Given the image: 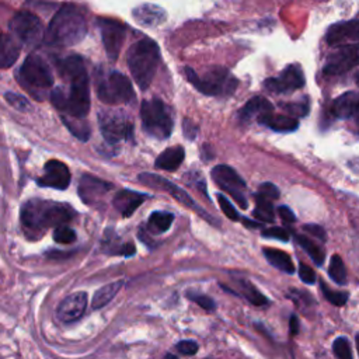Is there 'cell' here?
I'll return each instance as SVG.
<instances>
[{
    "mask_svg": "<svg viewBox=\"0 0 359 359\" xmlns=\"http://www.w3.org/2000/svg\"><path fill=\"white\" fill-rule=\"evenodd\" d=\"M73 216L74 210L69 205L38 198L27 201L20 215L25 236L31 240L42 237L50 227L67 224Z\"/></svg>",
    "mask_w": 359,
    "mask_h": 359,
    "instance_id": "obj_1",
    "label": "cell"
},
{
    "mask_svg": "<svg viewBox=\"0 0 359 359\" xmlns=\"http://www.w3.org/2000/svg\"><path fill=\"white\" fill-rule=\"evenodd\" d=\"M87 34L84 14L72 4H65L49 22L45 41L53 46H72L83 41Z\"/></svg>",
    "mask_w": 359,
    "mask_h": 359,
    "instance_id": "obj_2",
    "label": "cell"
},
{
    "mask_svg": "<svg viewBox=\"0 0 359 359\" xmlns=\"http://www.w3.org/2000/svg\"><path fill=\"white\" fill-rule=\"evenodd\" d=\"M158 62L160 49L154 41L144 38L130 46L128 52V66L140 90H146L151 84Z\"/></svg>",
    "mask_w": 359,
    "mask_h": 359,
    "instance_id": "obj_3",
    "label": "cell"
},
{
    "mask_svg": "<svg viewBox=\"0 0 359 359\" xmlns=\"http://www.w3.org/2000/svg\"><path fill=\"white\" fill-rule=\"evenodd\" d=\"M70 81L69 93L56 87L50 93L52 104L69 116L84 118L90 109V87L86 70L67 79Z\"/></svg>",
    "mask_w": 359,
    "mask_h": 359,
    "instance_id": "obj_4",
    "label": "cell"
},
{
    "mask_svg": "<svg viewBox=\"0 0 359 359\" xmlns=\"http://www.w3.org/2000/svg\"><path fill=\"white\" fill-rule=\"evenodd\" d=\"M140 118L143 129L153 137L167 139L172 132L171 111L158 98L142 102Z\"/></svg>",
    "mask_w": 359,
    "mask_h": 359,
    "instance_id": "obj_5",
    "label": "cell"
},
{
    "mask_svg": "<svg viewBox=\"0 0 359 359\" xmlns=\"http://www.w3.org/2000/svg\"><path fill=\"white\" fill-rule=\"evenodd\" d=\"M188 80L206 95H229L237 87L236 77L224 67H213L202 77H198L194 70L185 67Z\"/></svg>",
    "mask_w": 359,
    "mask_h": 359,
    "instance_id": "obj_6",
    "label": "cell"
},
{
    "mask_svg": "<svg viewBox=\"0 0 359 359\" xmlns=\"http://www.w3.org/2000/svg\"><path fill=\"white\" fill-rule=\"evenodd\" d=\"M20 83L31 90H45L53 84V76L48 63L35 53H31L18 70Z\"/></svg>",
    "mask_w": 359,
    "mask_h": 359,
    "instance_id": "obj_7",
    "label": "cell"
},
{
    "mask_svg": "<svg viewBox=\"0 0 359 359\" xmlns=\"http://www.w3.org/2000/svg\"><path fill=\"white\" fill-rule=\"evenodd\" d=\"M97 95L105 104H123L132 101L135 93L129 79L125 74L111 72L105 79L98 81Z\"/></svg>",
    "mask_w": 359,
    "mask_h": 359,
    "instance_id": "obj_8",
    "label": "cell"
},
{
    "mask_svg": "<svg viewBox=\"0 0 359 359\" xmlns=\"http://www.w3.org/2000/svg\"><path fill=\"white\" fill-rule=\"evenodd\" d=\"M8 28H10V34L20 43H24V45L34 46V45H38L42 38H45L41 20L29 11L17 13L11 18Z\"/></svg>",
    "mask_w": 359,
    "mask_h": 359,
    "instance_id": "obj_9",
    "label": "cell"
},
{
    "mask_svg": "<svg viewBox=\"0 0 359 359\" xmlns=\"http://www.w3.org/2000/svg\"><path fill=\"white\" fill-rule=\"evenodd\" d=\"M98 122L104 139L111 144L132 136L133 125L121 111H101Z\"/></svg>",
    "mask_w": 359,
    "mask_h": 359,
    "instance_id": "obj_10",
    "label": "cell"
},
{
    "mask_svg": "<svg viewBox=\"0 0 359 359\" xmlns=\"http://www.w3.org/2000/svg\"><path fill=\"white\" fill-rule=\"evenodd\" d=\"M212 178L213 181L233 199L240 205V208H247V199L244 196L245 182L244 180L229 165L219 164L212 170Z\"/></svg>",
    "mask_w": 359,
    "mask_h": 359,
    "instance_id": "obj_11",
    "label": "cell"
},
{
    "mask_svg": "<svg viewBox=\"0 0 359 359\" xmlns=\"http://www.w3.org/2000/svg\"><path fill=\"white\" fill-rule=\"evenodd\" d=\"M97 24L101 32V39L104 43V49L107 52V56L109 60H116L121 52V48L125 41L126 28L121 21H116L114 18H97Z\"/></svg>",
    "mask_w": 359,
    "mask_h": 359,
    "instance_id": "obj_12",
    "label": "cell"
},
{
    "mask_svg": "<svg viewBox=\"0 0 359 359\" xmlns=\"http://www.w3.org/2000/svg\"><path fill=\"white\" fill-rule=\"evenodd\" d=\"M137 180H139L142 184H144V185H147V187H150V188H154V189H158V191H163V192L170 194L171 198H174L177 202H180V203H182V205H185V206H189L191 209H195V210H198L201 215L206 216L202 210L198 209V205L192 201V198H191L184 189H181L178 185L172 184L171 181H168V180L160 177V175L150 174V172H142V174H139ZM206 217H209V216H206Z\"/></svg>",
    "mask_w": 359,
    "mask_h": 359,
    "instance_id": "obj_13",
    "label": "cell"
},
{
    "mask_svg": "<svg viewBox=\"0 0 359 359\" xmlns=\"http://www.w3.org/2000/svg\"><path fill=\"white\" fill-rule=\"evenodd\" d=\"M358 65H359V46L345 45L337 53H332L328 57L323 72L325 76H335V74H342Z\"/></svg>",
    "mask_w": 359,
    "mask_h": 359,
    "instance_id": "obj_14",
    "label": "cell"
},
{
    "mask_svg": "<svg viewBox=\"0 0 359 359\" xmlns=\"http://www.w3.org/2000/svg\"><path fill=\"white\" fill-rule=\"evenodd\" d=\"M304 86V74L297 65H289L279 77H271L264 81V87L272 93H286Z\"/></svg>",
    "mask_w": 359,
    "mask_h": 359,
    "instance_id": "obj_15",
    "label": "cell"
},
{
    "mask_svg": "<svg viewBox=\"0 0 359 359\" xmlns=\"http://www.w3.org/2000/svg\"><path fill=\"white\" fill-rule=\"evenodd\" d=\"M112 188L114 185L111 182H107L91 174L81 175L79 181V195L84 203L91 206L97 205Z\"/></svg>",
    "mask_w": 359,
    "mask_h": 359,
    "instance_id": "obj_16",
    "label": "cell"
},
{
    "mask_svg": "<svg viewBox=\"0 0 359 359\" xmlns=\"http://www.w3.org/2000/svg\"><path fill=\"white\" fill-rule=\"evenodd\" d=\"M70 171L63 161L48 160L43 167V175L36 180L41 187H49L55 189H66L70 184Z\"/></svg>",
    "mask_w": 359,
    "mask_h": 359,
    "instance_id": "obj_17",
    "label": "cell"
},
{
    "mask_svg": "<svg viewBox=\"0 0 359 359\" xmlns=\"http://www.w3.org/2000/svg\"><path fill=\"white\" fill-rule=\"evenodd\" d=\"M325 39L332 46H345L346 43L359 45V20L344 21L331 25L327 31Z\"/></svg>",
    "mask_w": 359,
    "mask_h": 359,
    "instance_id": "obj_18",
    "label": "cell"
},
{
    "mask_svg": "<svg viewBox=\"0 0 359 359\" xmlns=\"http://www.w3.org/2000/svg\"><path fill=\"white\" fill-rule=\"evenodd\" d=\"M86 306H87L86 292H76L73 294H69L57 306V310H56L57 318L65 324L73 323L84 314Z\"/></svg>",
    "mask_w": 359,
    "mask_h": 359,
    "instance_id": "obj_19",
    "label": "cell"
},
{
    "mask_svg": "<svg viewBox=\"0 0 359 359\" xmlns=\"http://www.w3.org/2000/svg\"><path fill=\"white\" fill-rule=\"evenodd\" d=\"M147 198L149 195L146 194H140L130 189H121L114 196L112 205L122 215V217H129Z\"/></svg>",
    "mask_w": 359,
    "mask_h": 359,
    "instance_id": "obj_20",
    "label": "cell"
},
{
    "mask_svg": "<svg viewBox=\"0 0 359 359\" xmlns=\"http://www.w3.org/2000/svg\"><path fill=\"white\" fill-rule=\"evenodd\" d=\"M331 112L341 119L359 118V91H348L337 97L331 105Z\"/></svg>",
    "mask_w": 359,
    "mask_h": 359,
    "instance_id": "obj_21",
    "label": "cell"
},
{
    "mask_svg": "<svg viewBox=\"0 0 359 359\" xmlns=\"http://www.w3.org/2000/svg\"><path fill=\"white\" fill-rule=\"evenodd\" d=\"M133 20L142 25V27H157L160 24H163L165 21V10L151 4V3H144L137 6L136 8H133Z\"/></svg>",
    "mask_w": 359,
    "mask_h": 359,
    "instance_id": "obj_22",
    "label": "cell"
},
{
    "mask_svg": "<svg viewBox=\"0 0 359 359\" xmlns=\"http://www.w3.org/2000/svg\"><path fill=\"white\" fill-rule=\"evenodd\" d=\"M21 52V43L11 34L0 32V69H7L15 63Z\"/></svg>",
    "mask_w": 359,
    "mask_h": 359,
    "instance_id": "obj_23",
    "label": "cell"
},
{
    "mask_svg": "<svg viewBox=\"0 0 359 359\" xmlns=\"http://www.w3.org/2000/svg\"><path fill=\"white\" fill-rule=\"evenodd\" d=\"M273 107L272 104L265 98V97H252L240 111H238V119L241 122H248L251 121L254 116L259 118L261 115L266 114V112H272Z\"/></svg>",
    "mask_w": 359,
    "mask_h": 359,
    "instance_id": "obj_24",
    "label": "cell"
},
{
    "mask_svg": "<svg viewBox=\"0 0 359 359\" xmlns=\"http://www.w3.org/2000/svg\"><path fill=\"white\" fill-rule=\"evenodd\" d=\"M257 119L259 123L271 128L275 132H293L299 126V121L296 118L287 115H275L272 112H266Z\"/></svg>",
    "mask_w": 359,
    "mask_h": 359,
    "instance_id": "obj_25",
    "label": "cell"
},
{
    "mask_svg": "<svg viewBox=\"0 0 359 359\" xmlns=\"http://www.w3.org/2000/svg\"><path fill=\"white\" fill-rule=\"evenodd\" d=\"M184 157H185V151L181 146L168 147L161 154H158V157L156 158L154 165L160 170L175 171L181 165V163L184 161Z\"/></svg>",
    "mask_w": 359,
    "mask_h": 359,
    "instance_id": "obj_26",
    "label": "cell"
},
{
    "mask_svg": "<svg viewBox=\"0 0 359 359\" xmlns=\"http://www.w3.org/2000/svg\"><path fill=\"white\" fill-rule=\"evenodd\" d=\"M264 255L272 266H275V268H278V269H280L286 273H293L294 272L292 258L287 252H285L282 250H278V248H264Z\"/></svg>",
    "mask_w": 359,
    "mask_h": 359,
    "instance_id": "obj_27",
    "label": "cell"
},
{
    "mask_svg": "<svg viewBox=\"0 0 359 359\" xmlns=\"http://www.w3.org/2000/svg\"><path fill=\"white\" fill-rule=\"evenodd\" d=\"M174 220V215L165 210H154L147 220V231L150 234H161L167 231Z\"/></svg>",
    "mask_w": 359,
    "mask_h": 359,
    "instance_id": "obj_28",
    "label": "cell"
},
{
    "mask_svg": "<svg viewBox=\"0 0 359 359\" xmlns=\"http://www.w3.org/2000/svg\"><path fill=\"white\" fill-rule=\"evenodd\" d=\"M122 285H123V280L121 279V280H115L112 283L101 286L93 296V302H91L93 309H102L105 304H108L115 297V294L121 290Z\"/></svg>",
    "mask_w": 359,
    "mask_h": 359,
    "instance_id": "obj_29",
    "label": "cell"
},
{
    "mask_svg": "<svg viewBox=\"0 0 359 359\" xmlns=\"http://www.w3.org/2000/svg\"><path fill=\"white\" fill-rule=\"evenodd\" d=\"M62 121L66 125V128L81 142L88 140L90 137V126L83 122V118H74L69 115H62Z\"/></svg>",
    "mask_w": 359,
    "mask_h": 359,
    "instance_id": "obj_30",
    "label": "cell"
},
{
    "mask_svg": "<svg viewBox=\"0 0 359 359\" xmlns=\"http://www.w3.org/2000/svg\"><path fill=\"white\" fill-rule=\"evenodd\" d=\"M297 244L309 254V257L317 264V265H323L324 262V250L313 240H310L309 237L306 236H302V234H296L294 236Z\"/></svg>",
    "mask_w": 359,
    "mask_h": 359,
    "instance_id": "obj_31",
    "label": "cell"
},
{
    "mask_svg": "<svg viewBox=\"0 0 359 359\" xmlns=\"http://www.w3.org/2000/svg\"><path fill=\"white\" fill-rule=\"evenodd\" d=\"M237 285H238V289H240V293L254 306H264L268 303L266 297L259 292L257 290L248 280H237Z\"/></svg>",
    "mask_w": 359,
    "mask_h": 359,
    "instance_id": "obj_32",
    "label": "cell"
},
{
    "mask_svg": "<svg viewBox=\"0 0 359 359\" xmlns=\"http://www.w3.org/2000/svg\"><path fill=\"white\" fill-rule=\"evenodd\" d=\"M107 236V234H105ZM119 240V237H114V240L111 237L107 236V238L102 241V245L105 248V251H108L109 254H118V255H133L136 252V248L132 243H116Z\"/></svg>",
    "mask_w": 359,
    "mask_h": 359,
    "instance_id": "obj_33",
    "label": "cell"
},
{
    "mask_svg": "<svg viewBox=\"0 0 359 359\" xmlns=\"http://www.w3.org/2000/svg\"><path fill=\"white\" fill-rule=\"evenodd\" d=\"M328 273L335 283H338V285L346 283V269H345V265L339 255L335 254L331 257L330 265H328Z\"/></svg>",
    "mask_w": 359,
    "mask_h": 359,
    "instance_id": "obj_34",
    "label": "cell"
},
{
    "mask_svg": "<svg viewBox=\"0 0 359 359\" xmlns=\"http://www.w3.org/2000/svg\"><path fill=\"white\" fill-rule=\"evenodd\" d=\"M255 202H257V206L254 209V216L262 222H272L273 220V208H272L271 201L257 194Z\"/></svg>",
    "mask_w": 359,
    "mask_h": 359,
    "instance_id": "obj_35",
    "label": "cell"
},
{
    "mask_svg": "<svg viewBox=\"0 0 359 359\" xmlns=\"http://www.w3.org/2000/svg\"><path fill=\"white\" fill-rule=\"evenodd\" d=\"M320 287L321 292L324 294V297L334 306H344L348 300V293L345 292H338V290H332L330 289L324 282H320Z\"/></svg>",
    "mask_w": 359,
    "mask_h": 359,
    "instance_id": "obj_36",
    "label": "cell"
},
{
    "mask_svg": "<svg viewBox=\"0 0 359 359\" xmlns=\"http://www.w3.org/2000/svg\"><path fill=\"white\" fill-rule=\"evenodd\" d=\"M53 240L60 244H72L76 240V231L69 226H57L53 230Z\"/></svg>",
    "mask_w": 359,
    "mask_h": 359,
    "instance_id": "obj_37",
    "label": "cell"
},
{
    "mask_svg": "<svg viewBox=\"0 0 359 359\" xmlns=\"http://www.w3.org/2000/svg\"><path fill=\"white\" fill-rule=\"evenodd\" d=\"M332 351L338 359H352V349L348 338L339 337L332 344Z\"/></svg>",
    "mask_w": 359,
    "mask_h": 359,
    "instance_id": "obj_38",
    "label": "cell"
},
{
    "mask_svg": "<svg viewBox=\"0 0 359 359\" xmlns=\"http://www.w3.org/2000/svg\"><path fill=\"white\" fill-rule=\"evenodd\" d=\"M187 297H188L189 300L195 302L198 306H201L202 309H205V310H208V311H213L215 307H216L215 302H213L209 296H206V294L188 290V292H187Z\"/></svg>",
    "mask_w": 359,
    "mask_h": 359,
    "instance_id": "obj_39",
    "label": "cell"
},
{
    "mask_svg": "<svg viewBox=\"0 0 359 359\" xmlns=\"http://www.w3.org/2000/svg\"><path fill=\"white\" fill-rule=\"evenodd\" d=\"M217 202L223 210V213L230 219V220H240V215L236 210V208L230 203V201L223 195V194H217Z\"/></svg>",
    "mask_w": 359,
    "mask_h": 359,
    "instance_id": "obj_40",
    "label": "cell"
},
{
    "mask_svg": "<svg viewBox=\"0 0 359 359\" xmlns=\"http://www.w3.org/2000/svg\"><path fill=\"white\" fill-rule=\"evenodd\" d=\"M6 100L18 111H28L29 107H31L28 100L25 97H22V95L17 94V93H11V91L6 93Z\"/></svg>",
    "mask_w": 359,
    "mask_h": 359,
    "instance_id": "obj_41",
    "label": "cell"
},
{
    "mask_svg": "<svg viewBox=\"0 0 359 359\" xmlns=\"http://www.w3.org/2000/svg\"><path fill=\"white\" fill-rule=\"evenodd\" d=\"M264 237H271V238H278L280 241H287L289 240V233L286 229L283 227H271V229H265L262 231Z\"/></svg>",
    "mask_w": 359,
    "mask_h": 359,
    "instance_id": "obj_42",
    "label": "cell"
},
{
    "mask_svg": "<svg viewBox=\"0 0 359 359\" xmlns=\"http://www.w3.org/2000/svg\"><path fill=\"white\" fill-rule=\"evenodd\" d=\"M258 195L272 201V199H276L279 196V191L278 188L272 184V182H264L261 187H259V191H258Z\"/></svg>",
    "mask_w": 359,
    "mask_h": 359,
    "instance_id": "obj_43",
    "label": "cell"
},
{
    "mask_svg": "<svg viewBox=\"0 0 359 359\" xmlns=\"http://www.w3.org/2000/svg\"><path fill=\"white\" fill-rule=\"evenodd\" d=\"M177 351L180 353H184V355H194L198 351V344L195 341H192V339L180 341L177 344Z\"/></svg>",
    "mask_w": 359,
    "mask_h": 359,
    "instance_id": "obj_44",
    "label": "cell"
},
{
    "mask_svg": "<svg viewBox=\"0 0 359 359\" xmlns=\"http://www.w3.org/2000/svg\"><path fill=\"white\" fill-rule=\"evenodd\" d=\"M299 275H300V279L306 283H314L316 280V272L306 264H300L299 266Z\"/></svg>",
    "mask_w": 359,
    "mask_h": 359,
    "instance_id": "obj_45",
    "label": "cell"
},
{
    "mask_svg": "<svg viewBox=\"0 0 359 359\" xmlns=\"http://www.w3.org/2000/svg\"><path fill=\"white\" fill-rule=\"evenodd\" d=\"M289 112H292V114H294V115H306L307 114V111H309V107H307V104L304 102H299V104H290V105H286L285 107Z\"/></svg>",
    "mask_w": 359,
    "mask_h": 359,
    "instance_id": "obj_46",
    "label": "cell"
},
{
    "mask_svg": "<svg viewBox=\"0 0 359 359\" xmlns=\"http://www.w3.org/2000/svg\"><path fill=\"white\" fill-rule=\"evenodd\" d=\"M278 213H279L280 219H282L285 223H293V222L296 220L294 213H293L287 206H285V205L278 209Z\"/></svg>",
    "mask_w": 359,
    "mask_h": 359,
    "instance_id": "obj_47",
    "label": "cell"
},
{
    "mask_svg": "<svg viewBox=\"0 0 359 359\" xmlns=\"http://www.w3.org/2000/svg\"><path fill=\"white\" fill-rule=\"evenodd\" d=\"M307 233H310V234H313L314 237H317V238H320V240H325V231L323 230V227H320V226H317V224H306L304 227H303Z\"/></svg>",
    "mask_w": 359,
    "mask_h": 359,
    "instance_id": "obj_48",
    "label": "cell"
},
{
    "mask_svg": "<svg viewBox=\"0 0 359 359\" xmlns=\"http://www.w3.org/2000/svg\"><path fill=\"white\" fill-rule=\"evenodd\" d=\"M196 133H198L196 125H194L189 119H184V135H185L188 139H194Z\"/></svg>",
    "mask_w": 359,
    "mask_h": 359,
    "instance_id": "obj_49",
    "label": "cell"
},
{
    "mask_svg": "<svg viewBox=\"0 0 359 359\" xmlns=\"http://www.w3.org/2000/svg\"><path fill=\"white\" fill-rule=\"evenodd\" d=\"M45 255L48 258H52V259H60V258H66V257H70L72 252L70 251H57V250H50V251H46Z\"/></svg>",
    "mask_w": 359,
    "mask_h": 359,
    "instance_id": "obj_50",
    "label": "cell"
},
{
    "mask_svg": "<svg viewBox=\"0 0 359 359\" xmlns=\"http://www.w3.org/2000/svg\"><path fill=\"white\" fill-rule=\"evenodd\" d=\"M289 330H290V335H296L297 331H299V321H297V317L294 314L290 317Z\"/></svg>",
    "mask_w": 359,
    "mask_h": 359,
    "instance_id": "obj_51",
    "label": "cell"
},
{
    "mask_svg": "<svg viewBox=\"0 0 359 359\" xmlns=\"http://www.w3.org/2000/svg\"><path fill=\"white\" fill-rule=\"evenodd\" d=\"M348 164H349V167L359 175V158H352V160L348 161Z\"/></svg>",
    "mask_w": 359,
    "mask_h": 359,
    "instance_id": "obj_52",
    "label": "cell"
},
{
    "mask_svg": "<svg viewBox=\"0 0 359 359\" xmlns=\"http://www.w3.org/2000/svg\"><path fill=\"white\" fill-rule=\"evenodd\" d=\"M243 223H244L245 226H250V227H257V226H258V223H255V222H250V220H243Z\"/></svg>",
    "mask_w": 359,
    "mask_h": 359,
    "instance_id": "obj_53",
    "label": "cell"
},
{
    "mask_svg": "<svg viewBox=\"0 0 359 359\" xmlns=\"http://www.w3.org/2000/svg\"><path fill=\"white\" fill-rule=\"evenodd\" d=\"M164 359H180V358H178V356H175L174 353H167Z\"/></svg>",
    "mask_w": 359,
    "mask_h": 359,
    "instance_id": "obj_54",
    "label": "cell"
},
{
    "mask_svg": "<svg viewBox=\"0 0 359 359\" xmlns=\"http://www.w3.org/2000/svg\"><path fill=\"white\" fill-rule=\"evenodd\" d=\"M356 348H358V352H359V334L356 335Z\"/></svg>",
    "mask_w": 359,
    "mask_h": 359,
    "instance_id": "obj_55",
    "label": "cell"
},
{
    "mask_svg": "<svg viewBox=\"0 0 359 359\" xmlns=\"http://www.w3.org/2000/svg\"><path fill=\"white\" fill-rule=\"evenodd\" d=\"M356 84H358V86H359V73H358V74H356Z\"/></svg>",
    "mask_w": 359,
    "mask_h": 359,
    "instance_id": "obj_56",
    "label": "cell"
}]
</instances>
